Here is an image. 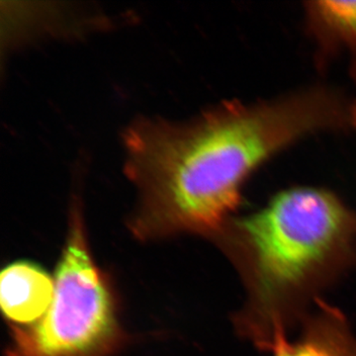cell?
I'll return each instance as SVG.
<instances>
[{
  "label": "cell",
  "mask_w": 356,
  "mask_h": 356,
  "mask_svg": "<svg viewBox=\"0 0 356 356\" xmlns=\"http://www.w3.org/2000/svg\"><path fill=\"white\" fill-rule=\"evenodd\" d=\"M318 128L315 104L298 90L221 103L184 123L136 121L124 142L126 173L139 193L131 231L143 241L212 238L235 216L250 177Z\"/></svg>",
  "instance_id": "1"
},
{
  "label": "cell",
  "mask_w": 356,
  "mask_h": 356,
  "mask_svg": "<svg viewBox=\"0 0 356 356\" xmlns=\"http://www.w3.org/2000/svg\"><path fill=\"white\" fill-rule=\"evenodd\" d=\"M211 240L245 286L238 332L269 350L308 315L321 290L355 266L356 212L329 189L292 187L254 213L232 217Z\"/></svg>",
  "instance_id": "2"
},
{
  "label": "cell",
  "mask_w": 356,
  "mask_h": 356,
  "mask_svg": "<svg viewBox=\"0 0 356 356\" xmlns=\"http://www.w3.org/2000/svg\"><path fill=\"white\" fill-rule=\"evenodd\" d=\"M55 277V296L46 315L29 327L10 325L6 356L116 355L128 337L119 322L113 288L91 254L77 199Z\"/></svg>",
  "instance_id": "3"
},
{
  "label": "cell",
  "mask_w": 356,
  "mask_h": 356,
  "mask_svg": "<svg viewBox=\"0 0 356 356\" xmlns=\"http://www.w3.org/2000/svg\"><path fill=\"white\" fill-rule=\"evenodd\" d=\"M317 310L302 321L295 339L276 337L269 350L273 356H356V334L339 309L318 299Z\"/></svg>",
  "instance_id": "4"
},
{
  "label": "cell",
  "mask_w": 356,
  "mask_h": 356,
  "mask_svg": "<svg viewBox=\"0 0 356 356\" xmlns=\"http://www.w3.org/2000/svg\"><path fill=\"white\" fill-rule=\"evenodd\" d=\"M56 282L33 261L7 266L0 276V305L9 325L29 327L46 315L55 296Z\"/></svg>",
  "instance_id": "5"
},
{
  "label": "cell",
  "mask_w": 356,
  "mask_h": 356,
  "mask_svg": "<svg viewBox=\"0 0 356 356\" xmlns=\"http://www.w3.org/2000/svg\"><path fill=\"white\" fill-rule=\"evenodd\" d=\"M307 31L323 55L348 51L356 55V1L315 0L304 6Z\"/></svg>",
  "instance_id": "6"
}]
</instances>
